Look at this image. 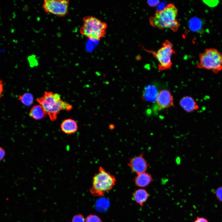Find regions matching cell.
Here are the masks:
<instances>
[{
    "label": "cell",
    "mask_w": 222,
    "mask_h": 222,
    "mask_svg": "<svg viewBox=\"0 0 222 222\" xmlns=\"http://www.w3.org/2000/svg\"><path fill=\"white\" fill-rule=\"evenodd\" d=\"M178 14L177 8L170 3L162 10H156L154 15L149 18V22L153 27L160 29L168 28L176 32L180 25L177 18Z\"/></svg>",
    "instance_id": "obj_1"
},
{
    "label": "cell",
    "mask_w": 222,
    "mask_h": 222,
    "mask_svg": "<svg viewBox=\"0 0 222 222\" xmlns=\"http://www.w3.org/2000/svg\"><path fill=\"white\" fill-rule=\"evenodd\" d=\"M37 101L52 121L56 119L61 110L69 111L72 109L71 104L61 99L59 94L51 92H45L44 95Z\"/></svg>",
    "instance_id": "obj_2"
},
{
    "label": "cell",
    "mask_w": 222,
    "mask_h": 222,
    "mask_svg": "<svg viewBox=\"0 0 222 222\" xmlns=\"http://www.w3.org/2000/svg\"><path fill=\"white\" fill-rule=\"evenodd\" d=\"M83 21L80 32L87 38L99 40L106 34L107 24L97 18L87 16L83 17Z\"/></svg>",
    "instance_id": "obj_3"
},
{
    "label": "cell",
    "mask_w": 222,
    "mask_h": 222,
    "mask_svg": "<svg viewBox=\"0 0 222 222\" xmlns=\"http://www.w3.org/2000/svg\"><path fill=\"white\" fill-rule=\"evenodd\" d=\"M116 181L114 175L100 166L98 172L93 177L90 192L94 196H103L106 192L112 189Z\"/></svg>",
    "instance_id": "obj_4"
},
{
    "label": "cell",
    "mask_w": 222,
    "mask_h": 222,
    "mask_svg": "<svg viewBox=\"0 0 222 222\" xmlns=\"http://www.w3.org/2000/svg\"><path fill=\"white\" fill-rule=\"evenodd\" d=\"M222 65L220 53L216 49L209 48L200 54L197 66L199 68L210 70L217 73L222 70Z\"/></svg>",
    "instance_id": "obj_5"
},
{
    "label": "cell",
    "mask_w": 222,
    "mask_h": 222,
    "mask_svg": "<svg viewBox=\"0 0 222 222\" xmlns=\"http://www.w3.org/2000/svg\"><path fill=\"white\" fill-rule=\"evenodd\" d=\"M158 62V69L160 71L166 70L171 68L172 65L171 57L176 53L172 43L169 40H166L162 46L156 52L150 51Z\"/></svg>",
    "instance_id": "obj_6"
},
{
    "label": "cell",
    "mask_w": 222,
    "mask_h": 222,
    "mask_svg": "<svg viewBox=\"0 0 222 222\" xmlns=\"http://www.w3.org/2000/svg\"><path fill=\"white\" fill-rule=\"evenodd\" d=\"M69 3L68 0H44L42 8L47 13L64 17L68 13Z\"/></svg>",
    "instance_id": "obj_7"
},
{
    "label": "cell",
    "mask_w": 222,
    "mask_h": 222,
    "mask_svg": "<svg viewBox=\"0 0 222 222\" xmlns=\"http://www.w3.org/2000/svg\"><path fill=\"white\" fill-rule=\"evenodd\" d=\"M128 166L137 175L146 172L149 165L143 154H140L131 158Z\"/></svg>",
    "instance_id": "obj_8"
},
{
    "label": "cell",
    "mask_w": 222,
    "mask_h": 222,
    "mask_svg": "<svg viewBox=\"0 0 222 222\" xmlns=\"http://www.w3.org/2000/svg\"><path fill=\"white\" fill-rule=\"evenodd\" d=\"M156 102L160 109L168 108L174 104L172 96L167 90H162L159 92Z\"/></svg>",
    "instance_id": "obj_9"
},
{
    "label": "cell",
    "mask_w": 222,
    "mask_h": 222,
    "mask_svg": "<svg viewBox=\"0 0 222 222\" xmlns=\"http://www.w3.org/2000/svg\"><path fill=\"white\" fill-rule=\"evenodd\" d=\"M180 106L187 112L194 111L199 108V106L192 97L185 96L181 99L179 101Z\"/></svg>",
    "instance_id": "obj_10"
},
{
    "label": "cell",
    "mask_w": 222,
    "mask_h": 222,
    "mask_svg": "<svg viewBox=\"0 0 222 222\" xmlns=\"http://www.w3.org/2000/svg\"><path fill=\"white\" fill-rule=\"evenodd\" d=\"M61 131L67 134H72L76 132L78 130V125L74 120L68 118L65 119L61 124Z\"/></svg>",
    "instance_id": "obj_11"
},
{
    "label": "cell",
    "mask_w": 222,
    "mask_h": 222,
    "mask_svg": "<svg viewBox=\"0 0 222 222\" xmlns=\"http://www.w3.org/2000/svg\"><path fill=\"white\" fill-rule=\"evenodd\" d=\"M159 92L155 86L149 85L143 91L142 97L145 101L150 102L156 101Z\"/></svg>",
    "instance_id": "obj_12"
},
{
    "label": "cell",
    "mask_w": 222,
    "mask_h": 222,
    "mask_svg": "<svg viewBox=\"0 0 222 222\" xmlns=\"http://www.w3.org/2000/svg\"><path fill=\"white\" fill-rule=\"evenodd\" d=\"M152 180V177L146 172L138 174L135 178L134 182L137 186L144 187L149 185Z\"/></svg>",
    "instance_id": "obj_13"
},
{
    "label": "cell",
    "mask_w": 222,
    "mask_h": 222,
    "mask_svg": "<svg viewBox=\"0 0 222 222\" xmlns=\"http://www.w3.org/2000/svg\"><path fill=\"white\" fill-rule=\"evenodd\" d=\"M149 196V194L148 192L143 189L137 190L133 194L134 200L142 206L146 202Z\"/></svg>",
    "instance_id": "obj_14"
},
{
    "label": "cell",
    "mask_w": 222,
    "mask_h": 222,
    "mask_svg": "<svg viewBox=\"0 0 222 222\" xmlns=\"http://www.w3.org/2000/svg\"><path fill=\"white\" fill-rule=\"evenodd\" d=\"M29 114L32 118L37 120L42 119L47 115L40 105L33 106L30 110Z\"/></svg>",
    "instance_id": "obj_15"
},
{
    "label": "cell",
    "mask_w": 222,
    "mask_h": 222,
    "mask_svg": "<svg viewBox=\"0 0 222 222\" xmlns=\"http://www.w3.org/2000/svg\"><path fill=\"white\" fill-rule=\"evenodd\" d=\"M18 100L27 106L31 105L33 102L34 98L32 94L26 93L18 96Z\"/></svg>",
    "instance_id": "obj_16"
},
{
    "label": "cell",
    "mask_w": 222,
    "mask_h": 222,
    "mask_svg": "<svg viewBox=\"0 0 222 222\" xmlns=\"http://www.w3.org/2000/svg\"><path fill=\"white\" fill-rule=\"evenodd\" d=\"M85 222H103L97 216L90 214L85 219Z\"/></svg>",
    "instance_id": "obj_17"
},
{
    "label": "cell",
    "mask_w": 222,
    "mask_h": 222,
    "mask_svg": "<svg viewBox=\"0 0 222 222\" xmlns=\"http://www.w3.org/2000/svg\"><path fill=\"white\" fill-rule=\"evenodd\" d=\"M72 222H85V219L82 215L77 214L73 217Z\"/></svg>",
    "instance_id": "obj_18"
},
{
    "label": "cell",
    "mask_w": 222,
    "mask_h": 222,
    "mask_svg": "<svg viewBox=\"0 0 222 222\" xmlns=\"http://www.w3.org/2000/svg\"><path fill=\"white\" fill-rule=\"evenodd\" d=\"M216 195L217 199L222 202V186L218 187L216 190Z\"/></svg>",
    "instance_id": "obj_19"
},
{
    "label": "cell",
    "mask_w": 222,
    "mask_h": 222,
    "mask_svg": "<svg viewBox=\"0 0 222 222\" xmlns=\"http://www.w3.org/2000/svg\"><path fill=\"white\" fill-rule=\"evenodd\" d=\"M159 0H148L147 3L150 6L154 7L157 6L159 3Z\"/></svg>",
    "instance_id": "obj_20"
},
{
    "label": "cell",
    "mask_w": 222,
    "mask_h": 222,
    "mask_svg": "<svg viewBox=\"0 0 222 222\" xmlns=\"http://www.w3.org/2000/svg\"><path fill=\"white\" fill-rule=\"evenodd\" d=\"M6 155V151L4 149L0 147V163L4 158Z\"/></svg>",
    "instance_id": "obj_21"
},
{
    "label": "cell",
    "mask_w": 222,
    "mask_h": 222,
    "mask_svg": "<svg viewBox=\"0 0 222 222\" xmlns=\"http://www.w3.org/2000/svg\"><path fill=\"white\" fill-rule=\"evenodd\" d=\"M194 222H209L205 218L203 217H197L196 219Z\"/></svg>",
    "instance_id": "obj_22"
},
{
    "label": "cell",
    "mask_w": 222,
    "mask_h": 222,
    "mask_svg": "<svg viewBox=\"0 0 222 222\" xmlns=\"http://www.w3.org/2000/svg\"><path fill=\"white\" fill-rule=\"evenodd\" d=\"M3 84L2 80L0 79V99L3 91Z\"/></svg>",
    "instance_id": "obj_23"
},
{
    "label": "cell",
    "mask_w": 222,
    "mask_h": 222,
    "mask_svg": "<svg viewBox=\"0 0 222 222\" xmlns=\"http://www.w3.org/2000/svg\"><path fill=\"white\" fill-rule=\"evenodd\" d=\"M221 61L222 64V54H221Z\"/></svg>",
    "instance_id": "obj_24"
}]
</instances>
